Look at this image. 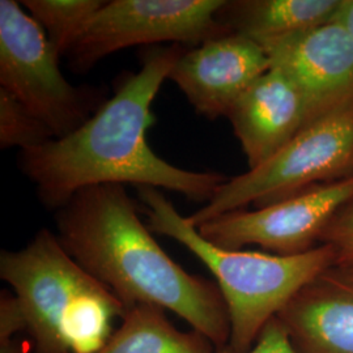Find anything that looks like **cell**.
I'll return each instance as SVG.
<instances>
[{
    "instance_id": "obj_1",
    "label": "cell",
    "mask_w": 353,
    "mask_h": 353,
    "mask_svg": "<svg viewBox=\"0 0 353 353\" xmlns=\"http://www.w3.org/2000/svg\"><path fill=\"white\" fill-rule=\"evenodd\" d=\"M185 50L182 45L147 49L139 71L127 75L77 130L21 152V170L37 186L41 202L58 211L77 191L99 185L170 190L195 202L214 196L228 176L169 164L147 143L152 103Z\"/></svg>"
},
{
    "instance_id": "obj_2",
    "label": "cell",
    "mask_w": 353,
    "mask_h": 353,
    "mask_svg": "<svg viewBox=\"0 0 353 353\" xmlns=\"http://www.w3.org/2000/svg\"><path fill=\"white\" fill-rule=\"evenodd\" d=\"M58 239L79 265L128 309L150 303L183 318L223 348L230 316L219 285L191 275L163 250L122 185L77 191L55 214Z\"/></svg>"
},
{
    "instance_id": "obj_3",
    "label": "cell",
    "mask_w": 353,
    "mask_h": 353,
    "mask_svg": "<svg viewBox=\"0 0 353 353\" xmlns=\"http://www.w3.org/2000/svg\"><path fill=\"white\" fill-rule=\"evenodd\" d=\"M0 341L24 331L34 353H96L126 307L65 252L49 229L21 250L0 254Z\"/></svg>"
},
{
    "instance_id": "obj_4",
    "label": "cell",
    "mask_w": 353,
    "mask_h": 353,
    "mask_svg": "<svg viewBox=\"0 0 353 353\" xmlns=\"http://www.w3.org/2000/svg\"><path fill=\"white\" fill-rule=\"evenodd\" d=\"M138 192L152 233L178 241L212 272L229 310L228 345L234 352H248L265 325L316 275L335 265L328 245L290 256L221 249L181 216L161 190L141 186Z\"/></svg>"
},
{
    "instance_id": "obj_5",
    "label": "cell",
    "mask_w": 353,
    "mask_h": 353,
    "mask_svg": "<svg viewBox=\"0 0 353 353\" xmlns=\"http://www.w3.org/2000/svg\"><path fill=\"white\" fill-rule=\"evenodd\" d=\"M351 176L353 103L303 127L263 164L228 178L202 208L186 219L192 227L199 228L249 204L263 207Z\"/></svg>"
},
{
    "instance_id": "obj_6",
    "label": "cell",
    "mask_w": 353,
    "mask_h": 353,
    "mask_svg": "<svg viewBox=\"0 0 353 353\" xmlns=\"http://www.w3.org/2000/svg\"><path fill=\"white\" fill-rule=\"evenodd\" d=\"M59 59L21 3L0 0V88L37 115L55 139L74 132L101 106L93 89L67 81Z\"/></svg>"
},
{
    "instance_id": "obj_7",
    "label": "cell",
    "mask_w": 353,
    "mask_h": 353,
    "mask_svg": "<svg viewBox=\"0 0 353 353\" xmlns=\"http://www.w3.org/2000/svg\"><path fill=\"white\" fill-rule=\"evenodd\" d=\"M225 0L105 1L67 54L76 71H88L115 51L132 46L201 45L229 33L217 12Z\"/></svg>"
},
{
    "instance_id": "obj_8",
    "label": "cell",
    "mask_w": 353,
    "mask_h": 353,
    "mask_svg": "<svg viewBox=\"0 0 353 353\" xmlns=\"http://www.w3.org/2000/svg\"><path fill=\"white\" fill-rule=\"evenodd\" d=\"M353 202V176L318 185L254 211L221 214L196 228L207 241L228 250L258 245L283 256L300 255L321 245L323 230Z\"/></svg>"
},
{
    "instance_id": "obj_9",
    "label": "cell",
    "mask_w": 353,
    "mask_h": 353,
    "mask_svg": "<svg viewBox=\"0 0 353 353\" xmlns=\"http://www.w3.org/2000/svg\"><path fill=\"white\" fill-rule=\"evenodd\" d=\"M262 48L271 67L283 71L301 92L306 126L353 103V38L338 21Z\"/></svg>"
},
{
    "instance_id": "obj_10",
    "label": "cell",
    "mask_w": 353,
    "mask_h": 353,
    "mask_svg": "<svg viewBox=\"0 0 353 353\" xmlns=\"http://www.w3.org/2000/svg\"><path fill=\"white\" fill-rule=\"evenodd\" d=\"M268 70L270 58L259 43L229 32L183 51L169 79L198 113L216 119L227 117L242 93Z\"/></svg>"
},
{
    "instance_id": "obj_11",
    "label": "cell",
    "mask_w": 353,
    "mask_h": 353,
    "mask_svg": "<svg viewBox=\"0 0 353 353\" xmlns=\"http://www.w3.org/2000/svg\"><path fill=\"white\" fill-rule=\"evenodd\" d=\"M276 318L299 353H353V265H330Z\"/></svg>"
},
{
    "instance_id": "obj_12",
    "label": "cell",
    "mask_w": 353,
    "mask_h": 353,
    "mask_svg": "<svg viewBox=\"0 0 353 353\" xmlns=\"http://www.w3.org/2000/svg\"><path fill=\"white\" fill-rule=\"evenodd\" d=\"M227 117L249 169L265 163L306 126L301 92L274 67L242 93Z\"/></svg>"
},
{
    "instance_id": "obj_13",
    "label": "cell",
    "mask_w": 353,
    "mask_h": 353,
    "mask_svg": "<svg viewBox=\"0 0 353 353\" xmlns=\"http://www.w3.org/2000/svg\"><path fill=\"white\" fill-rule=\"evenodd\" d=\"M341 0H225L217 12L230 32L265 43L331 21Z\"/></svg>"
},
{
    "instance_id": "obj_14",
    "label": "cell",
    "mask_w": 353,
    "mask_h": 353,
    "mask_svg": "<svg viewBox=\"0 0 353 353\" xmlns=\"http://www.w3.org/2000/svg\"><path fill=\"white\" fill-rule=\"evenodd\" d=\"M122 321L96 353H216L212 341L201 332L174 327L160 306L140 303L128 309Z\"/></svg>"
},
{
    "instance_id": "obj_15",
    "label": "cell",
    "mask_w": 353,
    "mask_h": 353,
    "mask_svg": "<svg viewBox=\"0 0 353 353\" xmlns=\"http://www.w3.org/2000/svg\"><path fill=\"white\" fill-rule=\"evenodd\" d=\"M23 7L37 21L59 57L68 54L92 17L101 10L102 0H24Z\"/></svg>"
},
{
    "instance_id": "obj_16",
    "label": "cell",
    "mask_w": 353,
    "mask_h": 353,
    "mask_svg": "<svg viewBox=\"0 0 353 353\" xmlns=\"http://www.w3.org/2000/svg\"><path fill=\"white\" fill-rule=\"evenodd\" d=\"M55 139L50 128L6 89L0 88V147L21 152Z\"/></svg>"
},
{
    "instance_id": "obj_17",
    "label": "cell",
    "mask_w": 353,
    "mask_h": 353,
    "mask_svg": "<svg viewBox=\"0 0 353 353\" xmlns=\"http://www.w3.org/2000/svg\"><path fill=\"white\" fill-rule=\"evenodd\" d=\"M335 252V265H353V202L332 217L321 237Z\"/></svg>"
},
{
    "instance_id": "obj_18",
    "label": "cell",
    "mask_w": 353,
    "mask_h": 353,
    "mask_svg": "<svg viewBox=\"0 0 353 353\" xmlns=\"http://www.w3.org/2000/svg\"><path fill=\"white\" fill-rule=\"evenodd\" d=\"M216 353H237L234 352L229 345L223 348H216ZM243 353H299L293 347L290 336L280 323L278 318H272L265 327L262 330L261 335L254 343L248 352Z\"/></svg>"
},
{
    "instance_id": "obj_19",
    "label": "cell",
    "mask_w": 353,
    "mask_h": 353,
    "mask_svg": "<svg viewBox=\"0 0 353 353\" xmlns=\"http://www.w3.org/2000/svg\"><path fill=\"white\" fill-rule=\"evenodd\" d=\"M332 20L344 26L353 38V0H341Z\"/></svg>"
},
{
    "instance_id": "obj_20",
    "label": "cell",
    "mask_w": 353,
    "mask_h": 353,
    "mask_svg": "<svg viewBox=\"0 0 353 353\" xmlns=\"http://www.w3.org/2000/svg\"><path fill=\"white\" fill-rule=\"evenodd\" d=\"M0 353H29L26 344L19 343L14 339L0 341Z\"/></svg>"
}]
</instances>
